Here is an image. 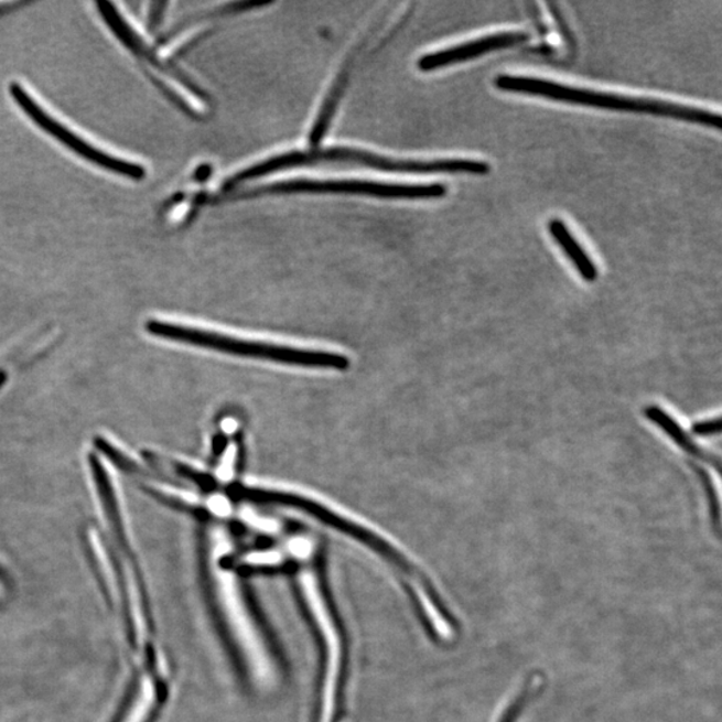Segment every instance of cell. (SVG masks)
Returning <instances> with one entry per match:
<instances>
[{"mask_svg": "<svg viewBox=\"0 0 722 722\" xmlns=\"http://www.w3.org/2000/svg\"><path fill=\"white\" fill-rule=\"evenodd\" d=\"M320 163H348L376 171L405 174H473L486 175L492 171L487 162L464 159L449 160H395L379 154L348 148H330L292 152L273 157L267 161L238 172L225 181L224 191L235 190L243 182L266 177L285 169L320 165Z\"/></svg>", "mask_w": 722, "mask_h": 722, "instance_id": "obj_1", "label": "cell"}, {"mask_svg": "<svg viewBox=\"0 0 722 722\" xmlns=\"http://www.w3.org/2000/svg\"><path fill=\"white\" fill-rule=\"evenodd\" d=\"M147 328L149 334L165 338V341L193 345V347L215 351V353L224 355L245 357V359L312 369L347 370L351 366L347 356L328 353V351L248 341V338L218 334V332L192 325L163 322V320H150Z\"/></svg>", "mask_w": 722, "mask_h": 722, "instance_id": "obj_2", "label": "cell"}, {"mask_svg": "<svg viewBox=\"0 0 722 722\" xmlns=\"http://www.w3.org/2000/svg\"><path fill=\"white\" fill-rule=\"evenodd\" d=\"M494 86L500 91L526 94V96L542 97L558 100V103L586 106V108L642 112V115L669 117L704 125L707 128L721 129L719 112L690 108L687 105L665 103V100L578 89V87L558 84V82L522 77V75H498L494 79Z\"/></svg>", "mask_w": 722, "mask_h": 722, "instance_id": "obj_3", "label": "cell"}, {"mask_svg": "<svg viewBox=\"0 0 722 722\" xmlns=\"http://www.w3.org/2000/svg\"><path fill=\"white\" fill-rule=\"evenodd\" d=\"M225 494L228 495L229 499L237 502V504L287 507L310 515V517L315 518L319 522L347 534V536L357 539V541L366 543L369 548L378 550L381 554L391 558L392 561L400 563L401 567L412 570L411 562L407 560L403 552H400L392 543L386 541L385 538L367 529V527L357 525L354 520L331 510L330 507L303 497V495L279 492V489L243 486L240 483L226 486Z\"/></svg>", "mask_w": 722, "mask_h": 722, "instance_id": "obj_4", "label": "cell"}, {"mask_svg": "<svg viewBox=\"0 0 722 722\" xmlns=\"http://www.w3.org/2000/svg\"><path fill=\"white\" fill-rule=\"evenodd\" d=\"M279 194H349V196H367L392 200H435L448 194V187L433 185H392L374 181H313L294 180L263 185L255 190L231 194V198H255L261 196H279Z\"/></svg>", "mask_w": 722, "mask_h": 722, "instance_id": "obj_5", "label": "cell"}, {"mask_svg": "<svg viewBox=\"0 0 722 722\" xmlns=\"http://www.w3.org/2000/svg\"><path fill=\"white\" fill-rule=\"evenodd\" d=\"M10 93L11 97L26 112L31 121L45 130L47 134L54 137L56 141L65 144L72 152L82 157V159L94 163L98 168H104L106 171L122 175V177L142 180L147 175V171H144L143 166L138 165V163L125 160L122 157L106 153L104 149L96 147V144L86 141V138L75 133L65 123L58 121L52 112L43 108L33 97V94L24 89L19 82H12Z\"/></svg>", "mask_w": 722, "mask_h": 722, "instance_id": "obj_6", "label": "cell"}, {"mask_svg": "<svg viewBox=\"0 0 722 722\" xmlns=\"http://www.w3.org/2000/svg\"><path fill=\"white\" fill-rule=\"evenodd\" d=\"M218 596L222 600L225 617L228 619L231 632L240 644L245 661L254 671L257 680L263 682L272 678V664L259 631L256 629L254 619L250 618L247 606H245L240 590L231 576L218 578Z\"/></svg>", "mask_w": 722, "mask_h": 722, "instance_id": "obj_7", "label": "cell"}, {"mask_svg": "<svg viewBox=\"0 0 722 722\" xmlns=\"http://www.w3.org/2000/svg\"><path fill=\"white\" fill-rule=\"evenodd\" d=\"M301 586H303L308 606H310L311 613L315 617L320 631H322L326 649H328V667H326L328 673H326L325 678L322 720L320 722H332L335 713L338 669H341V638H338L334 619H332L328 608L325 607L315 576L312 574L301 575Z\"/></svg>", "mask_w": 722, "mask_h": 722, "instance_id": "obj_8", "label": "cell"}, {"mask_svg": "<svg viewBox=\"0 0 722 722\" xmlns=\"http://www.w3.org/2000/svg\"><path fill=\"white\" fill-rule=\"evenodd\" d=\"M529 40L530 35L525 31H510V33L482 36L479 40L427 54L418 61V68L424 73L439 71V68L461 64V62L479 58V56L497 52V50L522 45Z\"/></svg>", "mask_w": 722, "mask_h": 722, "instance_id": "obj_9", "label": "cell"}, {"mask_svg": "<svg viewBox=\"0 0 722 722\" xmlns=\"http://www.w3.org/2000/svg\"><path fill=\"white\" fill-rule=\"evenodd\" d=\"M644 417L651 424L658 427L689 457H692L697 462L708 464L709 467L714 468L715 473L721 475V456L697 444L694 439L683 430V427L673 417L669 416L667 411L662 410L661 407L655 405L645 407Z\"/></svg>", "mask_w": 722, "mask_h": 722, "instance_id": "obj_10", "label": "cell"}, {"mask_svg": "<svg viewBox=\"0 0 722 722\" xmlns=\"http://www.w3.org/2000/svg\"><path fill=\"white\" fill-rule=\"evenodd\" d=\"M548 230L552 240L558 244V247L563 250L570 262L573 263L575 271L581 276L582 280L595 282L599 279V268H596L586 250L582 248V245L571 234L567 224L560 218H552L548 223Z\"/></svg>", "mask_w": 722, "mask_h": 722, "instance_id": "obj_11", "label": "cell"}, {"mask_svg": "<svg viewBox=\"0 0 722 722\" xmlns=\"http://www.w3.org/2000/svg\"><path fill=\"white\" fill-rule=\"evenodd\" d=\"M542 680V676L539 675L529 677V680L526 681L525 687L520 689V692L514 697L510 705H507L505 712L502 713L498 722H518L520 715L524 714L527 704L531 702L534 697H537V694L541 692V689L545 686Z\"/></svg>", "mask_w": 722, "mask_h": 722, "instance_id": "obj_12", "label": "cell"}, {"mask_svg": "<svg viewBox=\"0 0 722 722\" xmlns=\"http://www.w3.org/2000/svg\"><path fill=\"white\" fill-rule=\"evenodd\" d=\"M690 466H692L694 470L697 478H699L702 488H704L708 502L709 517H711L713 529L719 537L721 529V514L718 489H715L711 475H709L708 471L701 468L699 464L690 463Z\"/></svg>", "mask_w": 722, "mask_h": 722, "instance_id": "obj_13", "label": "cell"}, {"mask_svg": "<svg viewBox=\"0 0 722 722\" xmlns=\"http://www.w3.org/2000/svg\"><path fill=\"white\" fill-rule=\"evenodd\" d=\"M155 699L154 686L152 680H143L141 683L140 693H138L134 705L131 707L130 712L123 722H144L148 720L150 711H152Z\"/></svg>", "mask_w": 722, "mask_h": 722, "instance_id": "obj_14", "label": "cell"}, {"mask_svg": "<svg viewBox=\"0 0 722 722\" xmlns=\"http://www.w3.org/2000/svg\"><path fill=\"white\" fill-rule=\"evenodd\" d=\"M693 435L697 438H713L720 435L721 432V418H709L699 420L692 427Z\"/></svg>", "mask_w": 722, "mask_h": 722, "instance_id": "obj_15", "label": "cell"}, {"mask_svg": "<svg viewBox=\"0 0 722 722\" xmlns=\"http://www.w3.org/2000/svg\"><path fill=\"white\" fill-rule=\"evenodd\" d=\"M548 8L550 9L551 15L554 17V21L557 23L558 30H560V33L564 40V42L568 43V46L570 50H573L575 45L574 36L573 33H571L567 21H564L563 15L561 14L560 10H558L557 4L554 3H548Z\"/></svg>", "mask_w": 722, "mask_h": 722, "instance_id": "obj_16", "label": "cell"}, {"mask_svg": "<svg viewBox=\"0 0 722 722\" xmlns=\"http://www.w3.org/2000/svg\"><path fill=\"white\" fill-rule=\"evenodd\" d=\"M0 590H2V589H0Z\"/></svg>", "mask_w": 722, "mask_h": 722, "instance_id": "obj_17", "label": "cell"}]
</instances>
